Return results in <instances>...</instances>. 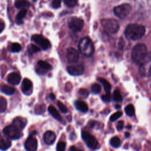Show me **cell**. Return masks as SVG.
<instances>
[{
    "label": "cell",
    "mask_w": 151,
    "mask_h": 151,
    "mask_svg": "<svg viewBox=\"0 0 151 151\" xmlns=\"http://www.w3.org/2000/svg\"><path fill=\"white\" fill-rule=\"evenodd\" d=\"M57 104H58V106L60 110V111L63 113H66L68 112V109L67 108V107L61 101H57Z\"/></svg>",
    "instance_id": "d6a6232c"
},
{
    "label": "cell",
    "mask_w": 151,
    "mask_h": 151,
    "mask_svg": "<svg viewBox=\"0 0 151 151\" xmlns=\"http://www.w3.org/2000/svg\"><path fill=\"white\" fill-rule=\"evenodd\" d=\"M123 126H124V123H123V122L120 120L119 122H118L117 124V129L118 130H121L123 129Z\"/></svg>",
    "instance_id": "74e56055"
},
{
    "label": "cell",
    "mask_w": 151,
    "mask_h": 151,
    "mask_svg": "<svg viewBox=\"0 0 151 151\" xmlns=\"http://www.w3.org/2000/svg\"><path fill=\"white\" fill-rule=\"evenodd\" d=\"M149 72H150V73L151 74V67H150V68H149Z\"/></svg>",
    "instance_id": "b9f144b4"
},
{
    "label": "cell",
    "mask_w": 151,
    "mask_h": 151,
    "mask_svg": "<svg viewBox=\"0 0 151 151\" xmlns=\"http://www.w3.org/2000/svg\"><path fill=\"white\" fill-rule=\"evenodd\" d=\"M30 4L27 0H17L15 2V6L17 8H25L29 6Z\"/></svg>",
    "instance_id": "603a6c76"
},
{
    "label": "cell",
    "mask_w": 151,
    "mask_h": 151,
    "mask_svg": "<svg viewBox=\"0 0 151 151\" xmlns=\"http://www.w3.org/2000/svg\"><path fill=\"white\" fill-rule=\"evenodd\" d=\"M101 24L104 29L110 34L116 33L120 28L117 20L113 18H104L101 20Z\"/></svg>",
    "instance_id": "5b68a950"
},
{
    "label": "cell",
    "mask_w": 151,
    "mask_h": 151,
    "mask_svg": "<svg viewBox=\"0 0 151 151\" xmlns=\"http://www.w3.org/2000/svg\"><path fill=\"white\" fill-rule=\"evenodd\" d=\"M27 50H28V52L29 54L32 55L34 53L39 52L40 51V48L38 47H37V45H35L34 44H31L29 45H28Z\"/></svg>",
    "instance_id": "d4e9b609"
},
{
    "label": "cell",
    "mask_w": 151,
    "mask_h": 151,
    "mask_svg": "<svg viewBox=\"0 0 151 151\" xmlns=\"http://www.w3.org/2000/svg\"><path fill=\"white\" fill-rule=\"evenodd\" d=\"M27 13V9L25 8L22 9L16 16V22L18 24H21L22 23V19L25 18Z\"/></svg>",
    "instance_id": "44dd1931"
},
{
    "label": "cell",
    "mask_w": 151,
    "mask_h": 151,
    "mask_svg": "<svg viewBox=\"0 0 151 151\" xmlns=\"http://www.w3.org/2000/svg\"><path fill=\"white\" fill-rule=\"evenodd\" d=\"M1 91L6 95H11L15 92V89L11 86L8 85H3L1 87Z\"/></svg>",
    "instance_id": "7402d4cb"
},
{
    "label": "cell",
    "mask_w": 151,
    "mask_h": 151,
    "mask_svg": "<svg viewBox=\"0 0 151 151\" xmlns=\"http://www.w3.org/2000/svg\"><path fill=\"white\" fill-rule=\"evenodd\" d=\"M66 57L67 61L69 63H76L78 61L79 58L78 52L74 48H68L67 50Z\"/></svg>",
    "instance_id": "8fae6325"
},
{
    "label": "cell",
    "mask_w": 151,
    "mask_h": 151,
    "mask_svg": "<svg viewBox=\"0 0 151 151\" xmlns=\"http://www.w3.org/2000/svg\"><path fill=\"white\" fill-rule=\"evenodd\" d=\"M131 9L132 7L129 4H123L114 7L113 12L117 17L124 19L130 14Z\"/></svg>",
    "instance_id": "8992f818"
},
{
    "label": "cell",
    "mask_w": 151,
    "mask_h": 151,
    "mask_svg": "<svg viewBox=\"0 0 151 151\" xmlns=\"http://www.w3.org/2000/svg\"><path fill=\"white\" fill-rule=\"evenodd\" d=\"M25 148L28 151H35L37 149L38 143L37 139L34 136L30 135L26 140L24 144Z\"/></svg>",
    "instance_id": "30bf717a"
},
{
    "label": "cell",
    "mask_w": 151,
    "mask_h": 151,
    "mask_svg": "<svg viewBox=\"0 0 151 151\" xmlns=\"http://www.w3.org/2000/svg\"><path fill=\"white\" fill-rule=\"evenodd\" d=\"M31 40L35 42V43L38 44L43 50H46L48 49L51 46L50 41L48 39L45 38L42 35H40V34L33 35L31 37Z\"/></svg>",
    "instance_id": "ba28073f"
},
{
    "label": "cell",
    "mask_w": 151,
    "mask_h": 151,
    "mask_svg": "<svg viewBox=\"0 0 151 151\" xmlns=\"http://www.w3.org/2000/svg\"><path fill=\"white\" fill-rule=\"evenodd\" d=\"M113 99L116 102H120L122 100V97L119 90H115L113 93Z\"/></svg>",
    "instance_id": "4dcf8cb0"
},
{
    "label": "cell",
    "mask_w": 151,
    "mask_h": 151,
    "mask_svg": "<svg viewBox=\"0 0 151 151\" xmlns=\"http://www.w3.org/2000/svg\"><path fill=\"white\" fill-rule=\"evenodd\" d=\"M68 27L73 31L77 32L82 29L84 26V21L77 17H73L68 21Z\"/></svg>",
    "instance_id": "9c48e42d"
},
{
    "label": "cell",
    "mask_w": 151,
    "mask_h": 151,
    "mask_svg": "<svg viewBox=\"0 0 151 151\" xmlns=\"http://www.w3.org/2000/svg\"><path fill=\"white\" fill-rule=\"evenodd\" d=\"M82 139L86 145L91 149H96L99 147V143L97 139L91 134L86 132H83L81 133Z\"/></svg>",
    "instance_id": "52a82bcc"
},
{
    "label": "cell",
    "mask_w": 151,
    "mask_h": 151,
    "mask_svg": "<svg viewBox=\"0 0 151 151\" xmlns=\"http://www.w3.org/2000/svg\"><path fill=\"white\" fill-rule=\"evenodd\" d=\"M67 71L71 76H80L84 72V66L81 64L68 66L67 68Z\"/></svg>",
    "instance_id": "7c38bea8"
},
{
    "label": "cell",
    "mask_w": 151,
    "mask_h": 151,
    "mask_svg": "<svg viewBox=\"0 0 151 151\" xmlns=\"http://www.w3.org/2000/svg\"><path fill=\"white\" fill-rule=\"evenodd\" d=\"M37 64L40 67L38 70H41L38 72L39 74H45L46 72L52 69V66L45 61L40 60L38 61Z\"/></svg>",
    "instance_id": "5bb4252c"
},
{
    "label": "cell",
    "mask_w": 151,
    "mask_h": 151,
    "mask_svg": "<svg viewBox=\"0 0 151 151\" xmlns=\"http://www.w3.org/2000/svg\"><path fill=\"white\" fill-rule=\"evenodd\" d=\"M22 130L15 124H12L3 129V133L8 139L16 140L19 139L22 136Z\"/></svg>",
    "instance_id": "277c9868"
},
{
    "label": "cell",
    "mask_w": 151,
    "mask_h": 151,
    "mask_svg": "<svg viewBox=\"0 0 151 151\" xmlns=\"http://www.w3.org/2000/svg\"><path fill=\"white\" fill-rule=\"evenodd\" d=\"M21 50V46L19 44L17 43V42L12 44V45L11 46V51L12 52H18L20 51Z\"/></svg>",
    "instance_id": "1f68e13d"
},
{
    "label": "cell",
    "mask_w": 151,
    "mask_h": 151,
    "mask_svg": "<svg viewBox=\"0 0 151 151\" xmlns=\"http://www.w3.org/2000/svg\"><path fill=\"white\" fill-rule=\"evenodd\" d=\"M21 88L22 92L25 94L29 93V92L31 91L32 88V83L29 79L24 78L22 83Z\"/></svg>",
    "instance_id": "2e32d148"
},
{
    "label": "cell",
    "mask_w": 151,
    "mask_h": 151,
    "mask_svg": "<svg viewBox=\"0 0 151 151\" xmlns=\"http://www.w3.org/2000/svg\"><path fill=\"white\" fill-rule=\"evenodd\" d=\"M110 145L113 147H118L120 145V140L118 137L114 136L110 140Z\"/></svg>",
    "instance_id": "83f0119b"
},
{
    "label": "cell",
    "mask_w": 151,
    "mask_h": 151,
    "mask_svg": "<svg viewBox=\"0 0 151 151\" xmlns=\"http://www.w3.org/2000/svg\"><path fill=\"white\" fill-rule=\"evenodd\" d=\"M11 146V142L9 139L2 137L0 135V150H5L9 149Z\"/></svg>",
    "instance_id": "e0dca14e"
},
{
    "label": "cell",
    "mask_w": 151,
    "mask_h": 151,
    "mask_svg": "<svg viewBox=\"0 0 151 151\" xmlns=\"http://www.w3.org/2000/svg\"><path fill=\"white\" fill-rule=\"evenodd\" d=\"M101 99L104 101H109L110 100V94L106 93V94L101 96Z\"/></svg>",
    "instance_id": "8d00e7d4"
},
{
    "label": "cell",
    "mask_w": 151,
    "mask_h": 151,
    "mask_svg": "<svg viewBox=\"0 0 151 151\" xmlns=\"http://www.w3.org/2000/svg\"><path fill=\"white\" fill-rule=\"evenodd\" d=\"M56 139V136L54 132L52 131H47L43 135V140L47 145H50L54 143Z\"/></svg>",
    "instance_id": "4fadbf2b"
},
{
    "label": "cell",
    "mask_w": 151,
    "mask_h": 151,
    "mask_svg": "<svg viewBox=\"0 0 151 151\" xmlns=\"http://www.w3.org/2000/svg\"><path fill=\"white\" fill-rule=\"evenodd\" d=\"M79 93L83 96H84V97H87L88 96V91L86 89H80V90L79 91Z\"/></svg>",
    "instance_id": "f35d334b"
},
{
    "label": "cell",
    "mask_w": 151,
    "mask_h": 151,
    "mask_svg": "<svg viewBox=\"0 0 151 151\" xmlns=\"http://www.w3.org/2000/svg\"><path fill=\"white\" fill-rule=\"evenodd\" d=\"M57 150L63 151L65 149V143L64 142H60L57 145Z\"/></svg>",
    "instance_id": "e575fe53"
},
{
    "label": "cell",
    "mask_w": 151,
    "mask_h": 151,
    "mask_svg": "<svg viewBox=\"0 0 151 151\" xmlns=\"http://www.w3.org/2000/svg\"><path fill=\"white\" fill-rule=\"evenodd\" d=\"M78 0H64V4L69 8L74 7L77 4Z\"/></svg>",
    "instance_id": "f1b7e54d"
},
{
    "label": "cell",
    "mask_w": 151,
    "mask_h": 151,
    "mask_svg": "<svg viewBox=\"0 0 151 151\" xmlns=\"http://www.w3.org/2000/svg\"><path fill=\"white\" fill-rule=\"evenodd\" d=\"M124 111L127 115L132 116L134 114V108L132 104H128L124 109Z\"/></svg>",
    "instance_id": "4316f807"
},
{
    "label": "cell",
    "mask_w": 151,
    "mask_h": 151,
    "mask_svg": "<svg viewBox=\"0 0 151 151\" xmlns=\"http://www.w3.org/2000/svg\"><path fill=\"white\" fill-rule=\"evenodd\" d=\"M50 98L51 100H54L55 99V95H54L53 93H51V94H50Z\"/></svg>",
    "instance_id": "60d3db41"
},
{
    "label": "cell",
    "mask_w": 151,
    "mask_h": 151,
    "mask_svg": "<svg viewBox=\"0 0 151 151\" xmlns=\"http://www.w3.org/2000/svg\"><path fill=\"white\" fill-rule=\"evenodd\" d=\"M99 80L102 83V84L103 85L105 91L106 92V93H110V91L111 90V86L110 85V84L109 83V82L108 81H107L106 80L103 78H99Z\"/></svg>",
    "instance_id": "cb8c5ba5"
},
{
    "label": "cell",
    "mask_w": 151,
    "mask_h": 151,
    "mask_svg": "<svg viewBox=\"0 0 151 151\" xmlns=\"http://www.w3.org/2000/svg\"><path fill=\"white\" fill-rule=\"evenodd\" d=\"M91 91L94 94H98L101 91V86L97 83H94L91 86Z\"/></svg>",
    "instance_id": "f546056e"
},
{
    "label": "cell",
    "mask_w": 151,
    "mask_h": 151,
    "mask_svg": "<svg viewBox=\"0 0 151 151\" xmlns=\"http://www.w3.org/2000/svg\"><path fill=\"white\" fill-rule=\"evenodd\" d=\"M122 115V111H117L114 113H113L110 117V120L112 122H114L118 119Z\"/></svg>",
    "instance_id": "836d02e7"
},
{
    "label": "cell",
    "mask_w": 151,
    "mask_h": 151,
    "mask_svg": "<svg viewBox=\"0 0 151 151\" xmlns=\"http://www.w3.org/2000/svg\"><path fill=\"white\" fill-rule=\"evenodd\" d=\"M80 52L84 56L91 57L94 51L93 44L90 38L86 37L81 40L78 44Z\"/></svg>",
    "instance_id": "3957f363"
},
{
    "label": "cell",
    "mask_w": 151,
    "mask_h": 151,
    "mask_svg": "<svg viewBox=\"0 0 151 151\" xmlns=\"http://www.w3.org/2000/svg\"><path fill=\"white\" fill-rule=\"evenodd\" d=\"M146 28L143 25L132 24L126 27L124 30V35L129 40H137L144 36Z\"/></svg>",
    "instance_id": "6da1fadb"
},
{
    "label": "cell",
    "mask_w": 151,
    "mask_h": 151,
    "mask_svg": "<svg viewBox=\"0 0 151 151\" xmlns=\"http://www.w3.org/2000/svg\"><path fill=\"white\" fill-rule=\"evenodd\" d=\"M61 3V0H53L52 2V6L54 8H58Z\"/></svg>",
    "instance_id": "d590c367"
},
{
    "label": "cell",
    "mask_w": 151,
    "mask_h": 151,
    "mask_svg": "<svg viewBox=\"0 0 151 151\" xmlns=\"http://www.w3.org/2000/svg\"><path fill=\"white\" fill-rule=\"evenodd\" d=\"M4 28H5V23L2 19H0V33L2 32Z\"/></svg>",
    "instance_id": "ab89813d"
},
{
    "label": "cell",
    "mask_w": 151,
    "mask_h": 151,
    "mask_svg": "<svg viewBox=\"0 0 151 151\" xmlns=\"http://www.w3.org/2000/svg\"><path fill=\"white\" fill-rule=\"evenodd\" d=\"M0 135H1V134H0Z\"/></svg>",
    "instance_id": "7bdbcfd3"
},
{
    "label": "cell",
    "mask_w": 151,
    "mask_h": 151,
    "mask_svg": "<svg viewBox=\"0 0 151 151\" xmlns=\"http://www.w3.org/2000/svg\"><path fill=\"white\" fill-rule=\"evenodd\" d=\"M75 107L81 112L86 113L88 111V106L86 103L83 101L77 100L75 102Z\"/></svg>",
    "instance_id": "d6986e66"
},
{
    "label": "cell",
    "mask_w": 151,
    "mask_h": 151,
    "mask_svg": "<svg viewBox=\"0 0 151 151\" xmlns=\"http://www.w3.org/2000/svg\"><path fill=\"white\" fill-rule=\"evenodd\" d=\"M147 54L146 46L143 44H139L134 47L132 51V58L137 64H140Z\"/></svg>",
    "instance_id": "7a4b0ae2"
},
{
    "label": "cell",
    "mask_w": 151,
    "mask_h": 151,
    "mask_svg": "<svg viewBox=\"0 0 151 151\" xmlns=\"http://www.w3.org/2000/svg\"><path fill=\"white\" fill-rule=\"evenodd\" d=\"M12 124H15L20 129L23 130L27 124V120L25 118L21 117H17L14 119L12 122Z\"/></svg>",
    "instance_id": "ac0fdd59"
},
{
    "label": "cell",
    "mask_w": 151,
    "mask_h": 151,
    "mask_svg": "<svg viewBox=\"0 0 151 151\" xmlns=\"http://www.w3.org/2000/svg\"><path fill=\"white\" fill-rule=\"evenodd\" d=\"M21 77L17 73H10L7 77V80L8 82L12 85H17L21 81Z\"/></svg>",
    "instance_id": "9a60e30c"
},
{
    "label": "cell",
    "mask_w": 151,
    "mask_h": 151,
    "mask_svg": "<svg viewBox=\"0 0 151 151\" xmlns=\"http://www.w3.org/2000/svg\"><path fill=\"white\" fill-rule=\"evenodd\" d=\"M7 107V101L6 99L0 96V113L4 112Z\"/></svg>",
    "instance_id": "484cf974"
},
{
    "label": "cell",
    "mask_w": 151,
    "mask_h": 151,
    "mask_svg": "<svg viewBox=\"0 0 151 151\" xmlns=\"http://www.w3.org/2000/svg\"><path fill=\"white\" fill-rule=\"evenodd\" d=\"M48 110L49 111V113H50V114L56 120H58V121H61V116L60 114V113H58V111H57V110L55 109V107H54L53 106H50L48 107Z\"/></svg>",
    "instance_id": "ffe728a7"
}]
</instances>
